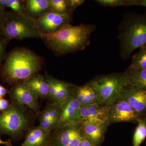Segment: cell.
Masks as SVG:
<instances>
[{"label":"cell","instance_id":"cell-1","mask_svg":"<svg viewBox=\"0 0 146 146\" xmlns=\"http://www.w3.org/2000/svg\"><path fill=\"white\" fill-rule=\"evenodd\" d=\"M96 28L92 24L73 26L69 23L52 33L41 34L40 38L56 55L75 53L90 45L91 33Z\"/></svg>","mask_w":146,"mask_h":146},{"label":"cell","instance_id":"cell-2","mask_svg":"<svg viewBox=\"0 0 146 146\" xmlns=\"http://www.w3.org/2000/svg\"><path fill=\"white\" fill-rule=\"evenodd\" d=\"M43 64L42 58L31 50L16 48L7 55L0 68V77L4 82L13 86L38 74Z\"/></svg>","mask_w":146,"mask_h":146},{"label":"cell","instance_id":"cell-3","mask_svg":"<svg viewBox=\"0 0 146 146\" xmlns=\"http://www.w3.org/2000/svg\"><path fill=\"white\" fill-rule=\"evenodd\" d=\"M120 56L127 60L137 49L146 45V11L125 14L119 27Z\"/></svg>","mask_w":146,"mask_h":146},{"label":"cell","instance_id":"cell-4","mask_svg":"<svg viewBox=\"0 0 146 146\" xmlns=\"http://www.w3.org/2000/svg\"><path fill=\"white\" fill-rule=\"evenodd\" d=\"M88 83L96 92L97 104L108 107L119 100L127 82L123 72L98 76Z\"/></svg>","mask_w":146,"mask_h":146},{"label":"cell","instance_id":"cell-5","mask_svg":"<svg viewBox=\"0 0 146 146\" xmlns=\"http://www.w3.org/2000/svg\"><path fill=\"white\" fill-rule=\"evenodd\" d=\"M27 108L11 102L9 108L0 112V135L19 138L29 128L31 116Z\"/></svg>","mask_w":146,"mask_h":146},{"label":"cell","instance_id":"cell-6","mask_svg":"<svg viewBox=\"0 0 146 146\" xmlns=\"http://www.w3.org/2000/svg\"><path fill=\"white\" fill-rule=\"evenodd\" d=\"M0 36L11 40L41 38V33L35 20L25 13L16 14L7 12L5 23L0 31Z\"/></svg>","mask_w":146,"mask_h":146},{"label":"cell","instance_id":"cell-7","mask_svg":"<svg viewBox=\"0 0 146 146\" xmlns=\"http://www.w3.org/2000/svg\"><path fill=\"white\" fill-rule=\"evenodd\" d=\"M54 130L50 146H78L83 136L81 124L59 127Z\"/></svg>","mask_w":146,"mask_h":146},{"label":"cell","instance_id":"cell-8","mask_svg":"<svg viewBox=\"0 0 146 146\" xmlns=\"http://www.w3.org/2000/svg\"><path fill=\"white\" fill-rule=\"evenodd\" d=\"M72 16L73 13L61 14L50 10L35 20V24L41 34H49L70 23Z\"/></svg>","mask_w":146,"mask_h":146},{"label":"cell","instance_id":"cell-9","mask_svg":"<svg viewBox=\"0 0 146 146\" xmlns=\"http://www.w3.org/2000/svg\"><path fill=\"white\" fill-rule=\"evenodd\" d=\"M8 94L11 102L28 108L33 112L39 110L37 97L25 82L16 84L11 86Z\"/></svg>","mask_w":146,"mask_h":146},{"label":"cell","instance_id":"cell-10","mask_svg":"<svg viewBox=\"0 0 146 146\" xmlns=\"http://www.w3.org/2000/svg\"><path fill=\"white\" fill-rule=\"evenodd\" d=\"M125 101L139 116L146 113V90L127 84L123 88L120 99Z\"/></svg>","mask_w":146,"mask_h":146},{"label":"cell","instance_id":"cell-11","mask_svg":"<svg viewBox=\"0 0 146 146\" xmlns=\"http://www.w3.org/2000/svg\"><path fill=\"white\" fill-rule=\"evenodd\" d=\"M140 116L136 114L126 102L122 100H119L108 106L109 125L121 122L137 124Z\"/></svg>","mask_w":146,"mask_h":146},{"label":"cell","instance_id":"cell-12","mask_svg":"<svg viewBox=\"0 0 146 146\" xmlns=\"http://www.w3.org/2000/svg\"><path fill=\"white\" fill-rule=\"evenodd\" d=\"M81 104L71 96L60 106V118L57 127L80 124V111Z\"/></svg>","mask_w":146,"mask_h":146},{"label":"cell","instance_id":"cell-13","mask_svg":"<svg viewBox=\"0 0 146 146\" xmlns=\"http://www.w3.org/2000/svg\"><path fill=\"white\" fill-rule=\"evenodd\" d=\"M108 106H101L97 103L81 106L80 111L81 123L84 121H90L108 124Z\"/></svg>","mask_w":146,"mask_h":146},{"label":"cell","instance_id":"cell-14","mask_svg":"<svg viewBox=\"0 0 146 146\" xmlns=\"http://www.w3.org/2000/svg\"><path fill=\"white\" fill-rule=\"evenodd\" d=\"M108 123L84 121L81 123L83 136L88 138L95 146H100L104 140Z\"/></svg>","mask_w":146,"mask_h":146},{"label":"cell","instance_id":"cell-15","mask_svg":"<svg viewBox=\"0 0 146 146\" xmlns=\"http://www.w3.org/2000/svg\"><path fill=\"white\" fill-rule=\"evenodd\" d=\"M51 136V131L45 130L39 126L33 127L20 146H47L49 145Z\"/></svg>","mask_w":146,"mask_h":146},{"label":"cell","instance_id":"cell-16","mask_svg":"<svg viewBox=\"0 0 146 146\" xmlns=\"http://www.w3.org/2000/svg\"><path fill=\"white\" fill-rule=\"evenodd\" d=\"M24 82L37 98H48L49 84L45 76L36 74Z\"/></svg>","mask_w":146,"mask_h":146},{"label":"cell","instance_id":"cell-17","mask_svg":"<svg viewBox=\"0 0 146 146\" xmlns=\"http://www.w3.org/2000/svg\"><path fill=\"white\" fill-rule=\"evenodd\" d=\"M25 2V13L35 20L50 11V0H27Z\"/></svg>","mask_w":146,"mask_h":146},{"label":"cell","instance_id":"cell-18","mask_svg":"<svg viewBox=\"0 0 146 146\" xmlns=\"http://www.w3.org/2000/svg\"><path fill=\"white\" fill-rule=\"evenodd\" d=\"M124 73L127 84L135 85L146 90V70L129 67Z\"/></svg>","mask_w":146,"mask_h":146},{"label":"cell","instance_id":"cell-19","mask_svg":"<svg viewBox=\"0 0 146 146\" xmlns=\"http://www.w3.org/2000/svg\"><path fill=\"white\" fill-rule=\"evenodd\" d=\"M75 85L72 84L58 80L57 91L54 103L59 106L63 104L72 96L73 88Z\"/></svg>","mask_w":146,"mask_h":146},{"label":"cell","instance_id":"cell-20","mask_svg":"<svg viewBox=\"0 0 146 146\" xmlns=\"http://www.w3.org/2000/svg\"><path fill=\"white\" fill-rule=\"evenodd\" d=\"M133 137V146H140L146 138V113L139 117Z\"/></svg>","mask_w":146,"mask_h":146},{"label":"cell","instance_id":"cell-21","mask_svg":"<svg viewBox=\"0 0 146 146\" xmlns=\"http://www.w3.org/2000/svg\"><path fill=\"white\" fill-rule=\"evenodd\" d=\"M140 48L139 52L132 57L129 67L134 69L146 70V45Z\"/></svg>","mask_w":146,"mask_h":146},{"label":"cell","instance_id":"cell-22","mask_svg":"<svg viewBox=\"0 0 146 146\" xmlns=\"http://www.w3.org/2000/svg\"><path fill=\"white\" fill-rule=\"evenodd\" d=\"M50 4L52 11L61 14L70 13L68 0H50Z\"/></svg>","mask_w":146,"mask_h":146},{"label":"cell","instance_id":"cell-23","mask_svg":"<svg viewBox=\"0 0 146 146\" xmlns=\"http://www.w3.org/2000/svg\"><path fill=\"white\" fill-rule=\"evenodd\" d=\"M45 76L49 84V97L48 98L54 103L55 101L56 94L57 91L58 79L46 73Z\"/></svg>","mask_w":146,"mask_h":146},{"label":"cell","instance_id":"cell-24","mask_svg":"<svg viewBox=\"0 0 146 146\" xmlns=\"http://www.w3.org/2000/svg\"><path fill=\"white\" fill-rule=\"evenodd\" d=\"M24 1L21 0H7L6 8L8 7L13 13L18 14L25 13Z\"/></svg>","mask_w":146,"mask_h":146},{"label":"cell","instance_id":"cell-25","mask_svg":"<svg viewBox=\"0 0 146 146\" xmlns=\"http://www.w3.org/2000/svg\"><path fill=\"white\" fill-rule=\"evenodd\" d=\"M95 1L105 7H115L131 6V0H97Z\"/></svg>","mask_w":146,"mask_h":146},{"label":"cell","instance_id":"cell-26","mask_svg":"<svg viewBox=\"0 0 146 146\" xmlns=\"http://www.w3.org/2000/svg\"><path fill=\"white\" fill-rule=\"evenodd\" d=\"M10 39L0 36V68L6 57V49Z\"/></svg>","mask_w":146,"mask_h":146},{"label":"cell","instance_id":"cell-27","mask_svg":"<svg viewBox=\"0 0 146 146\" xmlns=\"http://www.w3.org/2000/svg\"><path fill=\"white\" fill-rule=\"evenodd\" d=\"M84 1L83 0H68L69 12L73 13L76 9L82 5Z\"/></svg>","mask_w":146,"mask_h":146},{"label":"cell","instance_id":"cell-28","mask_svg":"<svg viewBox=\"0 0 146 146\" xmlns=\"http://www.w3.org/2000/svg\"><path fill=\"white\" fill-rule=\"evenodd\" d=\"M11 104L8 100L4 98H0V112H3L7 110Z\"/></svg>","mask_w":146,"mask_h":146},{"label":"cell","instance_id":"cell-29","mask_svg":"<svg viewBox=\"0 0 146 146\" xmlns=\"http://www.w3.org/2000/svg\"><path fill=\"white\" fill-rule=\"evenodd\" d=\"M7 12L0 8V31L3 28L5 22Z\"/></svg>","mask_w":146,"mask_h":146},{"label":"cell","instance_id":"cell-30","mask_svg":"<svg viewBox=\"0 0 146 146\" xmlns=\"http://www.w3.org/2000/svg\"><path fill=\"white\" fill-rule=\"evenodd\" d=\"M78 146H95L91 143V141L88 138L84 136L82 138Z\"/></svg>","mask_w":146,"mask_h":146},{"label":"cell","instance_id":"cell-31","mask_svg":"<svg viewBox=\"0 0 146 146\" xmlns=\"http://www.w3.org/2000/svg\"><path fill=\"white\" fill-rule=\"evenodd\" d=\"M134 5L146 7V0H131V6Z\"/></svg>","mask_w":146,"mask_h":146},{"label":"cell","instance_id":"cell-32","mask_svg":"<svg viewBox=\"0 0 146 146\" xmlns=\"http://www.w3.org/2000/svg\"><path fill=\"white\" fill-rule=\"evenodd\" d=\"M9 90L0 84V98H4L8 94Z\"/></svg>","mask_w":146,"mask_h":146},{"label":"cell","instance_id":"cell-33","mask_svg":"<svg viewBox=\"0 0 146 146\" xmlns=\"http://www.w3.org/2000/svg\"><path fill=\"white\" fill-rule=\"evenodd\" d=\"M0 145H4L6 146H12L11 141L10 139H9L7 141H3L1 140L0 138Z\"/></svg>","mask_w":146,"mask_h":146},{"label":"cell","instance_id":"cell-34","mask_svg":"<svg viewBox=\"0 0 146 146\" xmlns=\"http://www.w3.org/2000/svg\"><path fill=\"white\" fill-rule=\"evenodd\" d=\"M7 0H0V8L5 10Z\"/></svg>","mask_w":146,"mask_h":146},{"label":"cell","instance_id":"cell-35","mask_svg":"<svg viewBox=\"0 0 146 146\" xmlns=\"http://www.w3.org/2000/svg\"><path fill=\"white\" fill-rule=\"evenodd\" d=\"M50 146L49 145H48V146Z\"/></svg>","mask_w":146,"mask_h":146}]
</instances>
